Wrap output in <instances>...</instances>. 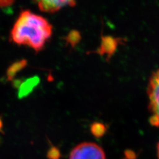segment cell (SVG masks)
<instances>
[{"label":"cell","instance_id":"obj_6","mask_svg":"<svg viewBox=\"0 0 159 159\" xmlns=\"http://www.w3.org/2000/svg\"><path fill=\"white\" fill-rule=\"evenodd\" d=\"M23 66V63L22 61L15 63L12 66H11V67L8 69L7 72L8 79L11 80L14 77V76L16 75V72H17L19 70L22 68Z\"/></svg>","mask_w":159,"mask_h":159},{"label":"cell","instance_id":"obj_5","mask_svg":"<svg viewBox=\"0 0 159 159\" xmlns=\"http://www.w3.org/2000/svg\"><path fill=\"white\" fill-rule=\"evenodd\" d=\"M90 131L96 138L99 139L104 136L107 131V127L102 123L94 122L90 126Z\"/></svg>","mask_w":159,"mask_h":159},{"label":"cell","instance_id":"obj_1","mask_svg":"<svg viewBox=\"0 0 159 159\" xmlns=\"http://www.w3.org/2000/svg\"><path fill=\"white\" fill-rule=\"evenodd\" d=\"M52 27L47 20L29 10L22 11L11 32L12 41L39 51L51 37Z\"/></svg>","mask_w":159,"mask_h":159},{"label":"cell","instance_id":"obj_2","mask_svg":"<svg viewBox=\"0 0 159 159\" xmlns=\"http://www.w3.org/2000/svg\"><path fill=\"white\" fill-rule=\"evenodd\" d=\"M69 159H106L103 148L97 144L86 142L79 144L70 154Z\"/></svg>","mask_w":159,"mask_h":159},{"label":"cell","instance_id":"obj_10","mask_svg":"<svg viewBox=\"0 0 159 159\" xmlns=\"http://www.w3.org/2000/svg\"><path fill=\"white\" fill-rule=\"evenodd\" d=\"M157 156H158V158L159 159V142L157 144Z\"/></svg>","mask_w":159,"mask_h":159},{"label":"cell","instance_id":"obj_8","mask_svg":"<svg viewBox=\"0 0 159 159\" xmlns=\"http://www.w3.org/2000/svg\"><path fill=\"white\" fill-rule=\"evenodd\" d=\"M125 159H137V154L131 149H127L124 152Z\"/></svg>","mask_w":159,"mask_h":159},{"label":"cell","instance_id":"obj_3","mask_svg":"<svg viewBox=\"0 0 159 159\" xmlns=\"http://www.w3.org/2000/svg\"><path fill=\"white\" fill-rule=\"evenodd\" d=\"M148 109L152 117L157 119L159 127V69L154 72L149 78L148 89Z\"/></svg>","mask_w":159,"mask_h":159},{"label":"cell","instance_id":"obj_11","mask_svg":"<svg viewBox=\"0 0 159 159\" xmlns=\"http://www.w3.org/2000/svg\"><path fill=\"white\" fill-rule=\"evenodd\" d=\"M2 127H3V123H2V121L1 119H0V130L2 129Z\"/></svg>","mask_w":159,"mask_h":159},{"label":"cell","instance_id":"obj_7","mask_svg":"<svg viewBox=\"0 0 159 159\" xmlns=\"http://www.w3.org/2000/svg\"><path fill=\"white\" fill-rule=\"evenodd\" d=\"M47 157L48 159H61V153L58 147L52 145L48 150Z\"/></svg>","mask_w":159,"mask_h":159},{"label":"cell","instance_id":"obj_9","mask_svg":"<svg viewBox=\"0 0 159 159\" xmlns=\"http://www.w3.org/2000/svg\"><path fill=\"white\" fill-rule=\"evenodd\" d=\"M12 0H0V7L6 6L11 3Z\"/></svg>","mask_w":159,"mask_h":159},{"label":"cell","instance_id":"obj_4","mask_svg":"<svg viewBox=\"0 0 159 159\" xmlns=\"http://www.w3.org/2000/svg\"><path fill=\"white\" fill-rule=\"evenodd\" d=\"M39 9L44 12L54 13L68 6H74L76 0H35Z\"/></svg>","mask_w":159,"mask_h":159}]
</instances>
